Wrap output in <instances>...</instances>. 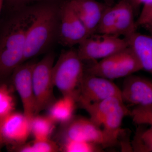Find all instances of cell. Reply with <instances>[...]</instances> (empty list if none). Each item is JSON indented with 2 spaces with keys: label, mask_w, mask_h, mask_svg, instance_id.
I'll return each mask as SVG.
<instances>
[{
  "label": "cell",
  "mask_w": 152,
  "mask_h": 152,
  "mask_svg": "<svg viewBox=\"0 0 152 152\" xmlns=\"http://www.w3.org/2000/svg\"><path fill=\"white\" fill-rule=\"evenodd\" d=\"M129 47V41L126 38L95 34L79 44L77 51L83 61H94L102 59Z\"/></svg>",
  "instance_id": "52a82bcc"
},
{
  "label": "cell",
  "mask_w": 152,
  "mask_h": 152,
  "mask_svg": "<svg viewBox=\"0 0 152 152\" xmlns=\"http://www.w3.org/2000/svg\"><path fill=\"white\" fill-rule=\"evenodd\" d=\"M113 97L122 99L121 90L112 80L85 72L79 88L77 103L96 102Z\"/></svg>",
  "instance_id": "ba28073f"
},
{
  "label": "cell",
  "mask_w": 152,
  "mask_h": 152,
  "mask_svg": "<svg viewBox=\"0 0 152 152\" xmlns=\"http://www.w3.org/2000/svg\"><path fill=\"white\" fill-rule=\"evenodd\" d=\"M121 90L124 102L152 108V80L132 75L126 77Z\"/></svg>",
  "instance_id": "7c38bea8"
},
{
  "label": "cell",
  "mask_w": 152,
  "mask_h": 152,
  "mask_svg": "<svg viewBox=\"0 0 152 152\" xmlns=\"http://www.w3.org/2000/svg\"><path fill=\"white\" fill-rule=\"evenodd\" d=\"M130 111L123 103L115 109L107 117L102 126L106 132L115 138H118L122 129V123L124 118L130 115Z\"/></svg>",
  "instance_id": "e0dca14e"
},
{
  "label": "cell",
  "mask_w": 152,
  "mask_h": 152,
  "mask_svg": "<svg viewBox=\"0 0 152 152\" xmlns=\"http://www.w3.org/2000/svg\"><path fill=\"white\" fill-rule=\"evenodd\" d=\"M56 124L48 115H35L31 120V133L36 140H49Z\"/></svg>",
  "instance_id": "ac0fdd59"
},
{
  "label": "cell",
  "mask_w": 152,
  "mask_h": 152,
  "mask_svg": "<svg viewBox=\"0 0 152 152\" xmlns=\"http://www.w3.org/2000/svg\"><path fill=\"white\" fill-rule=\"evenodd\" d=\"M134 150L138 152H152V126L137 133L133 143Z\"/></svg>",
  "instance_id": "7402d4cb"
},
{
  "label": "cell",
  "mask_w": 152,
  "mask_h": 152,
  "mask_svg": "<svg viewBox=\"0 0 152 152\" xmlns=\"http://www.w3.org/2000/svg\"><path fill=\"white\" fill-rule=\"evenodd\" d=\"M5 3L4 0H0V10L1 11L3 8V6L4 5V3Z\"/></svg>",
  "instance_id": "f1b7e54d"
},
{
  "label": "cell",
  "mask_w": 152,
  "mask_h": 152,
  "mask_svg": "<svg viewBox=\"0 0 152 152\" xmlns=\"http://www.w3.org/2000/svg\"><path fill=\"white\" fill-rule=\"evenodd\" d=\"M36 62L31 61L23 63L12 74V83L21 99L23 113L30 121L35 112L32 72Z\"/></svg>",
  "instance_id": "30bf717a"
},
{
  "label": "cell",
  "mask_w": 152,
  "mask_h": 152,
  "mask_svg": "<svg viewBox=\"0 0 152 152\" xmlns=\"http://www.w3.org/2000/svg\"><path fill=\"white\" fill-rule=\"evenodd\" d=\"M152 23V4L143 5L141 12L136 20L137 26L143 27Z\"/></svg>",
  "instance_id": "cb8c5ba5"
},
{
  "label": "cell",
  "mask_w": 152,
  "mask_h": 152,
  "mask_svg": "<svg viewBox=\"0 0 152 152\" xmlns=\"http://www.w3.org/2000/svg\"><path fill=\"white\" fill-rule=\"evenodd\" d=\"M134 8H137L139 6L143 5L152 4V0H129Z\"/></svg>",
  "instance_id": "484cf974"
},
{
  "label": "cell",
  "mask_w": 152,
  "mask_h": 152,
  "mask_svg": "<svg viewBox=\"0 0 152 152\" xmlns=\"http://www.w3.org/2000/svg\"><path fill=\"white\" fill-rule=\"evenodd\" d=\"M88 30L90 36L96 34L101 18L108 6L96 0L68 1Z\"/></svg>",
  "instance_id": "4fadbf2b"
},
{
  "label": "cell",
  "mask_w": 152,
  "mask_h": 152,
  "mask_svg": "<svg viewBox=\"0 0 152 152\" xmlns=\"http://www.w3.org/2000/svg\"><path fill=\"white\" fill-rule=\"evenodd\" d=\"M36 7L19 11L6 22L0 39V75L4 78L24 63L28 31L34 18Z\"/></svg>",
  "instance_id": "6da1fadb"
},
{
  "label": "cell",
  "mask_w": 152,
  "mask_h": 152,
  "mask_svg": "<svg viewBox=\"0 0 152 152\" xmlns=\"http://www.w3.org/2000/svg\"><path fill=\"white\" fill-rule=\"evenodd\" d=\"M10 150L19 152H57L61 151V148L56 142L51 140L34 139L32 142L25 143L19 145L9 146Z\"/></svg>",
  "instance_id": "d6986e66"
},
{
  "label": "cell",
  "mask_w": 152,
  "mask_h": 152,
  "mask_svg": "<svg viewBox=\"0 0 152 152\" xmlns=\"http://www.w3.org/2000/svg\"><path fill=\"white\" fill-rule=\"evenodd\" d=\"M105 4L108 6H111L113 5L115 0H104Z\"/></svg>",
  "instance_id": "83f0119b"
},
{
  "label": "cell",
  "mask_w": 152,
  "mask_h": 152,
  "mask_svg": "<svg viewBox=\"0 0 152 152\" xmlns=\"http://www.w3.org/2000/svg\"><path fill=\"white\" fill-rule=\"evenodd\" d=\"M12 89L6 84L0 87V121L12 113L15 109Z\"/></svg>",
  "instance_id": "ffe728a7"
},
{
  "label": "cell",
  "mask_w": 152,
  "mask_h": 152,
  "mask_svg": "<svg viewBox=\"0 0 152 152\" xmlns=\"http://www.w3.org/2000/svg\"><path fill=\"white\" fill-rule=\"evenodd\" d=\"M59 14L58 39L63 46L72 48L90 37L88 30L68 2L59 9Z\"/></svg>",
  "instance_id": "9c48e42d"
},
{
  "label": "cell",
  "mask_w": 152,
  "mask_h": 152,
  "mask_svg": "<svg viewBox=\"0 0 152 152\" xmlns=\"http://www.w3.org/2000/svg\"><path fill=\"white\" fill-rule=\"evenodd\" d=\"M36 8L34 18L27 36L24 63L45 53L58 39L59 10L49 5Z\"/></svg>",
  "instance_id": "7a4b0ae2"
},
{
  "label": "cell",
  "mask_w": 152,
  "mask_h": 152,
  "mask_svg": "<svg viewBox=\"0 0 152 152\" xmlns=\"http://www.w3.org/2000/svg\"><path fill=\"white\" fill-rule=\"evenodd\" d=\"M61 124L58 137L61 143L69 140L83 141L106 148L115 146L118 142L90 118L74 116L68 122Z\"/></svg>",
  "instance_id": "277c9868"
},
{
  "label": "cell",
  "mask_w": 152,
  "mask_h": 152,
  "mask_svg": "<svg viewBox=\"0 0 152 152\" xmlns=\"http://www.w3.org/2000/svg\"><path fill=\"white\" fill-rule=\"evenodd\" d=\"M140 63L142 69L152 75V37L140 33H133L126 37Z\"/></svg>",
  "instance_id": "5bb4252c"
},
{
  "label": "cell",
  "mask_w": 152,
  "mask_h": 152,
  "mask_svg": "<svg viewBox=\"0 0 152 152\" xmlns=\"http://www.w3.org/2000/svg\"><path fill=\"white\" fill-rule=\"evenodd\" d=\"M83 62L77 50L70 49L63 52L54 65L53 83L63 96H70L77 100L79 88L85 73Z\"/></svg>",
  "instance_id": "3957f363"
},
{
  "label": "cell",
  "mask_w": 152,
  "mask_h": 152,
  "mask_svg": "<svg viewBox=\"0 0 152 152\" xmlns=\"http://www.w3.org/2000/svg\"><path fill=\"white\" fill-rule=\"evenodd\" d=\"M55 55L48 53L42 60L36 62L33 68L32 83L35 102V115L48 109L56 101L53 94L52 72Z\"/></svg>",
  "instance_id": "8992f818"
},
{
  "label": "cell",
  "mask_w": 152,
  "mask_h": 152,
  "mask_svg": "<svg viewBox=\"0 0 152 152\" xmlns=\"http://www.w3.org/2000/svg\"><path fill=\"white\" fill-rule=\"evenodd\" d=\"M130 115L137 124H148L152 126V108L136 107L130 111Z\"/></svg>",
  "instance_id": "603a6c76"
},
{
  "label": "cell",
  "mask_w": 152,
  "mask_h": 152,
  "mask_svg": "<svg viewBox=\"0 0 152 152\" xmlns=\"http://www.w3.org/2000/svg\"><path fill=\"white\" fill-rule=\"evenodd\" d=\"M31 134V121L24 114L13 112L0 121L1 145L14 146L24 144Z\"/></svg>",
  "instance_id": "8fae6325"
},
{
  "label": "cell",
  "mask_w": 152,
  "mask_h": 152,
  "mask_svg": "<svg viewBox=\"0 0 152 152\" xmlns=\"http://www.w3.org/2000/svg\"><path fill=\"white\" fill-rule=\"evenodd\" d=\"M143 27L145 28L148 31L150 35L152 37V23L145 25L143 26Z\"/></svg>",
  "instance_id": "4316f807"
},
{
  "label": "cell",
  "mask_w": 152,
  "mask_h": 152,
  "mask_svg": "<svg viewBox=\"0 0 152 152\" xmlns=\"http://www.w3.org/2000/svg\"><path fill=\"white\" fill-rule=\"evenodd\" d=\"M123 103L122 99L113 97L96 102H79L77 104L88 113L90 119L95 124L101 127L107 117Z\"/></svg>",
  "instance_id": "9a60e30c"
},
{
  "label": "cell",
  "mask_w": 152,
  "mask_h": 152,
  "mask_svg": "<svg viewBox=\"0 0 152 152\" xmlns=\"http://www.w3.org/2000/svg\"><path fill=\"white\" fill-rule=\"evenodd\" d=\"M61 151L66 152H98L103 147L92 143L80 140L67 141L61 144Z\"/></svg>",
  "instance_id": "44dd1931"
},
{
  "label": "cell",
  "mask_w": 152,
  "mask_h": 152,
  "mask_svg": "<svg viewBox=\"0 0 152 152\" xmlns=\"http://www.w3.org/2000/svg\"><path fill=\"white\" fill-rule=\"evenodd\" d=\"M77 104V100L76 98L70 96H63L48 109V116L56 123L68 122L74 116Z\"/></svg>",
  "instance_id": "2e32d148"
},
{
  "label": "cell",
  "mask_w": 152,
  "mask_h": 152,
  "mask_svg": "<svg viewBox=\"0 0 152 152\" xmlns=\"http://www.w3.org/2000/svg\"><path fill=\"white\" fill-rule=\"evenodd\" d=\"M34 1L36 0H4V2L12 7H20Z\"/></svg>",
  "instance_id": "d4e9b609"
},
{
  "label": "cell",
  "mask_w": 152,
  "mask_h": 152,
  "mask_svg": "<svg viewBox=\"0 0 152 152\" xmlns=\"http://www.w3.org/2000/svg\"><path fill=\"white\" fill-rule=\"evenodd\" d=\"M134 9L129 0H121L108 6L99 23L96 34L127 37L136 32Z\"/></svg>",
  "instance_id": "5b68a950"
}]
</instances>
